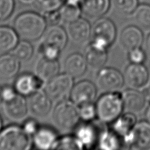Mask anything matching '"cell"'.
<instances>
[{"instance_id":"7402d4cb","label":"cell","mask_w":150,"mask_h":150,"mask_svg":"<svg viewBox=\"0 0 150 150\" xmlns=\"http://www.w3.org/2000/svg\"><path fill=\"white\" fill-rule=\"evenodd\" d=\"M137 122L135 114L125 112L121 114L112 124V130L124 141L128 137Z\"/></svg>"},{"instance_id":"cb8c5ba5","label":"cell","mask_w":150,"mask_h":150,"mask_svg":"<svg viewBox=\"0 0 150 150\" xmlns=\"http://www.w3.org/2000/svg\"><path fill=\"white\" fill-rule=\"evenodd\" d=\"M84 56L88 66L94 69L103 67L108 60L107 50L96 46L92 43L87 46Z\"/></svg>"},{"instance_id":"bcb514c9","label":"cell","mask_w":150,"mask_h":150,"mask_svg":"<svg viewBox=\"0 0 150 150\" xmlns=\"http://www.w3.org/2000/svg\"><path fill=\"white\" fill-rule=\"evenodd\" d=\"M147 1H148V0H139V1H142V2H144Z\"/></svg>"},{"instance_id":"52a82bcc","label":"cell","mask_w":150,"mask_h":150,"mask_svg":"<svg viewBox=\"0 0 150 150\" xmlns=\"http://www.w3.org/2000/svg\"><path fill=\"white\" fill-rule=\"evenodd\" d=\"M124 84L123 74L115 68L103 67L96 75V86L103 93L119 92Z\"/></svg>"},{"instance_id":"30bf717a","label":"cell","mask_w":150,"mask_h":150,"mask_svg":"<svg viewBox=\"0 0 150 150\" xmlns=\"http://www.w3.org/2000/svg\"><path fill=\"white\" fill-rule=\"evenodd\" d=\"M149 72L142 64L131 63L127 67L123 73L125 85L132 89H140L147 84Z\"/></svg>"},{"instance_id":"d4e9b609","label":"cell","mask_w":150,"mask_h":150,"mask_svg":"<svg viewBox=\"0 0 150 150\" xmlns=\"http://www.w3.org/2000/svg\"><path fill=\"white\" fill-rule=\"evenodd\" d=\"M74 136L82 144L84 149L91 148L95 144H97L99 136L95 127L89 122L77 127Z\"/></svg>"},{"instance_id":"ac0fdd59","label":"cell","mask_w":150,"mask_h":150,"mask_svg":"<svg viewBox=\"0 0 150 150\" xmlns=\"http://www.w3.org/2000/svg\"><path fill=\"white\" fill-rule=\"evenodd\" d=\"M82 13L90 18H99L108 12L111 0H82L80 4Z\"/></svg>"},{"instance_id":"8d00e7d4","label":"cell","mask_w":150,"mask_h":150,"mask_svg":"<svg viewBox=\"0 0 150 150\" xmlns=\"http://www.w3.org/2000/svg\"><path fill=\"white\" fill-rule=\"evenodd\" d=\"M44 17L47 25L49 26L60 25L63 22L59 9L44 13Z\"/></svg>"},{"instance_id":"f546056e","label":"cell","mask_w":150,"mask_h":150,"mask_svg":"<svg viewBox=\"0 0 150 150\" xmlns=\"http://www.w3.org/2000/svg\"><path fill=\"white\" fill-rule=\"evenodd\" d=\"M84 147L77 138L74 136L67 135L58 138L53 149L82 150Z\"/></svg>"},{"instance_id":"74e56055","label":"cell","mask_w":150,"mask_h":150,"mask_svg":"<svg viewBox=\"0 0 150 150\" xmlns=\"http://www.w3.org/2000/svg\"><path fill=\"white\" fill-rule=\"evenodd\" d=\"M128 57L131 63L142 64L146 60V54L140 47H138L128 52Z\"/></svg>"},{"instance_id":"5b68a950","label":"cell","mask_w":150,"mask_h":150,"mask_svg":"<svg viewBox=\"0 0 150 150\" xmlns=\"http://www.w3.org/2000/svg\"><path fill=\"white\" fill-rule=\"evenodd\" d=\"M117 36V29L114 23L108 18H97L92 26V42L96 46L108 50L113 44Z\"/></svg>"},{"instance_id":"d6986e66","label":"cell","mask_w":150,"mask_h":150,"mask_svg":"<svg viewBox=\"0 0 150 150\" xmlns=\"http://www.w3.org/2000/svg\"><path fill=\"white\" fill-rule=\"evenodd\" d=\"M60 65L57 59H50L42 57L34 67V73L46 83L59 73Z\"/></svg>"},{"instance_id":"f1b7e54d","label":"cell","mask_w":150,"mask_h":150,"mask_svg":"<svg viewBox=\"0 0 150 150\" xmlns=\"http://www.w3.org/2000/svg\"><path fill=\"white\" fill-rule=\"evenodd\" d=\"M139 5V0H111V7L119 15H131Z\"/></svg>"},{"instance_id":"6da1fadb","label":"cell","mask_w":150,"mask_h":150,"mask_svg":"<svg viewBox=\"0 0 150 150\" xmlns=\"http://www.w3.org/2000/svg\"><path fill=\"white\" fill-rule=\"evenodd\" d=\"M44 16L33 11L21 13L15 18L13 28L19 38L28 42L40 40L47 28Z\"/></svg>"},{"instance_id":"ee69618b","label":"cell","mask_w":150,"mask_h":150,"mask_svg":"<svg viewBox=\"0 0 150 150\" xmlns=\"http://www.w3.org/2000/svg\"><path fill=\"white\" fill-rule=\"evenodd\" d=\"M145 95H146V97L147 100L149 101V102H150V86L146 91Z\"/></svg>"},{"instance_id":"5bb4252c","label":"cell","mask_w":150,"mask_h":150,"mask_svg":"<svg viewBox=\"0 0 150 150\" xmlns=\"http://www.w3.org/2000/svg\"><path fill=\"white\" fill-rule=\"evenodd\" d=\"M45 84L46 83L36 74L24 73L17 77L14 88L19 95L28 97L37 91L42 90Z\"/></svg>"},{"instance_id":"484cf974","label":"cell","mask_w":150,"mask_h":150,"mask_svg":"<svg viewBox=\"0 0 150 150\" xmlns=\"http://www.w3.org/2000/svg\"><path fill=\"white\" fill-rule=\"evenodd\" d=\"M18 38L14 28L0 26V54L12 52L18 43Z\"/></svg>"},{"instance_id":"4dcf8cb0","label":"cell","mask_w":150,"mask_h":150,"mask_svg":"<svg viewBox=\"0 0 150 150\" xmlns=\"http://www.w3.org/2000/svg\"><path fill=\"white\" fill-rule=\"evenodd\" d=\"M60 14L63 22L66 23H71L80 17L82 13L80 5H74L64 3L59 9Z\"/></svg>"},{"instance_id":"ba28073f","label":"cell","mask_w":150,"mask_h":150,"mask_svg":"<svg viewBox=\"0 0 150 150\" xmlns=\"http://www.w3.org/2000/svg\"><path fill=\"white\" fill-rule=\"evenodd\" d=\"M123 142L126 146L132 149H149L150 123L147 120L136 122L130 134Z\"/></svg>"},{"instance_id":"60d3db41","label":"cell","mask_w":150,"mask_h":150,"mask_svg":"<svg viewBox=\"0 0 150 150\" xmlns=\"http://www.w3.org/2000/svg\"><path fill=\"white\" fill-rule=\"evenodd\" d=\"M81 1L82 0H64V3L74 5H80Z\"/></svg>"},{"instance_id":"e0dca14e","label":"cell","mask_w":150,"mask_h":150,"mask_svg":"<svg viewBox=\"0 0 150 150\" xmlns=\"http://www.w3.org/2000/svg\"><path fill=\"white\" fill-rule=\"evenodd\" d=\"M68 41L66 30L60 25L49 26L40 38V43L57 47L62 51Z\"/></svg>"},{"instance_id":"8992f818","label":"cell","mask_w":150,"mask_h":150,"mask_svg":"<svg viewBox=\"0 0 150 150\" xmlns=\"http://www.w3.org/2000/svg\"><path fill=\"white\" fill-rule=\"evenodd\" d=\"M74 79L65 73L56 75L45 85L44 90L53 102H60L70 98Z\"/></svg>"},{"instance_id":"8fae6325","label":"cell","mask_w":150,"mask_h":150,"mask_svg":"<svg viewBox=\"0 0 150 150\" xmlns=\"http://www.w3.org/2000/svg\"><path fill=\"white\" fill-rule=\"evenodd\" d=\"M28 112L34 117H44L50 113L53 101L44 89L37 91L28 96Z\"/></svg>"},{"instance_id":"9a60e30c","label":"cell","mask_w":150,"mask_h":150,"mask_svg":"<svg viewBox=\"0 0 150 150\" xmlns=\"http://www.w3.org/2000/svg\"><path fill=\"white\" fill-rule=\"evenodd\" d=\"M121 96L125 112L137 114L145 108L147 101L146 95L138 90L129 88L125 90Z\"/></svg>"},{"instance_id":"ffe728a7","label":"cell","mask_w":150,"mask_h":150,"mask_svg":"<svg viewBox=\"0 0 150 150\" xmlns=\"http://www.w3.org/2000/svg\"><path fill=\"white\" fill-rule=\"evenodd\" d=\"M32 138L33 145L37 149L47 150L53 149L58 136L52 128L44 127H40Z\"/></svg>"},{"instance_id":"277c9868","label":"cell","mask_w":150,"mask_h":150,"mask_svg":"<svg viewBox=\"0 0 150 150\" xmlns=\"http://www.w3.org/2000/svg\"><path fill=\"white\" fill-rule=\"evenodd\" d=\"M52 119L56 127L61 130L73 129L80 120L78 106L71 100L57 103L52 112Z\"/></svg>"},{"instance_id":"1f68e13d","label":"cell","mask_w":150,"mask_h":150,"mask_svg":"<svg viewBox=\"0 0 150 150\" xmlns=\"http://www.w3.org/2000/svg\"><path fill=\"white\" fill-rule=\"evenodd\" d=\"M11 53L20 61H26L33 57L34 49L30 42L22 40L18 43Z\"/></svg>"},{"instance_id":"7dc6e473","label":"cell","mask_w":150,"mask_h":150,"mask_svg":"<svg viewBox=\"0 0 150 150\" xmlns=\"http://www.w3.org/2000/svg\"><path fill=\"white\" fill-rule=\"evenodd\" d=\"M0 90H1V86H0ZM1 104V97H0V105Z\"/></svg>"},{"instance_id":"83f0119b","label":"cell","mask_w":150,"mask_h":150,"mask_svg":"<svg viewBox=\"0 0 150 150\" xmlns=\"http://www.w3.org/2000/svg\"><path fill=\"white\" fill-rule=\"evenodd\" d=\"M113 130H103L98 136L97 145L98 148L103 150H115L120 148V140Z\"/></svg>"},{"instance_id":"4316f807","label":"cell","mask_w":150,"mask_h":150,"mask_svg":"<svg viewBox=\"0 0 150 150\" xmlns=\"http://www.w3.org/2000/svg\"><path fill=\"white\" fill-rule=\"evenodd\" d=\"M131 16L135 25L142 30H150V5L139 4Z\"/></svg>"},{"instance_id":"7bdbcfd3","label":"cell","mask_w":150,"mask_h":150,"mask_svg":"<svg viewBox=\"0 0 150 150\" xmlns=\"http://www.w3.org/2000/svg\"><path fill=\"white\" fill-rule=\"evenodd\" d=\"M146 119L147 121L150 123V105L148 107L146 111Z\"/></svg>"},{"instance_id":"2e32d148","label":"cell","mask_w":150,"mask_h":150,"mask_svg":"<svg viewBox=\"0 0 150 150\" xmlns=\"http://www.w3.org/2000/svg\"><path fill=\"white\" fill-rule=\"evenodd\" d=\"M144 42L142 30L138 26H128L123 29L119 37L120 45L126 52L141 47Z\"/></svg>"},{"instance_id":"e575fe53","label":"cell","mask_w":150,"mask_h":150,"mask_svg":"<svg viewBox=\"0 0 150 150\" xmlns=\"http://www.w3.org/2000/svg\"><path fill=\"white\" fill-rule=\"evenodd\" d=\"M38 52L43 57L50 59H57L61 51L54 46L39 43Z\"/></svg>"},{"instance_id":"603a6c76","label":"cell","mask_w":150,"mask_h":150,"mask_svg":"<svg viewBox=\"0 0 150 150\" xmlns=\"http://www.w3.org/2000/svg\"><path fill=\"white\" fill-rule=\"evenodd\" d=\"M20 69V61L12 53L0 54V80H9L17 74Z\"/></svg>"},{"instance_id":"7c38bea8","label":"cell","mask_w":150,"mask_h":150,"mask_svg":"<svg viewBox=\"0 0 150 150\" xmlns=\"http://www.w3.org/2000/svg\"><path fill=\"white\" fill-rule=\"evenodd\" d=\"M97 86L92 82L83 80L74 84L70 95V100L76 105L93 103L97 96Z\"/></svg>"},{"instance_id":"b9f144b4","label":"cell","mask_w":150,"mask_h":150,"mask_svg":"<svg viewBox=\"0 0 150 150\" xmlns=\"http://www.w3.org/2000/svg\"><path fill=\"white\" fill-rule=\"evenodd\" d=\"M146 45L147 52H148V53L150 55V34H149V36H148V38L146 40Z\"/></svg>"},{"instance_id":"3957f363","label":"cell","mask_w":150,"mask_h":150,"mask_svg":"<svg viewBox=\"0 0 150 150\" xmlns=\"http://www.w3.org/2000/svg\"><path fill=\"white\" fill-rule=\"evenodd\" d=\"M33 145V138L22 127L10 125L0 132V150H28Z\"/></svg>"},{"instance_id":"f6af8a7d","label":"cell","mask_w":150,"mask_h":150,"mask_svg":"<svg viewBox=\"0 0 150 150\" xmlns=\"http://www.w3.org/2000/svg\"><path fill=\"white\" fill-rule=\"evenodd\" d=\"M1 130H2V120H1V116H0V132H1Z\"/></svg>"},{"instance_id":"836d02e7","label":"cell","mask_w":150,"mask_h":150,"mask_svg":"<svg viewBox=\"0 0 150 150\" xmlns=\"http://www.w3.org/2000/svg\"><path fill=\"white\" fill-rule=\"evenodd\" d=\"M34 4L44 13L58 10L64 4V0H34Z\"/></svg>"},{"instance_id":"ab89813d","label":"cell","mask_w":150,"mask_h":150,"mask_svg":"<svg viewBox=\"0 0 150 150\" xmlns=\"http://www.w3.org/2000/svg\"><path fill=\"white\" fill-rule=\"evenodd\" d=\"M40 127L35 119H26L25 121L23 122L22 125V128L25 132L28 134V135L33 137V136L35 134L38 130L39 129Z\"/></svg>"},{"instance_id":"7a4b0ae2","label":"cell","mask_w":150,"mask_h":150,"mask_svg":"<svg viewBox=\"0 0 150 150\" xmlns=\"http://www.w3.org/2000/svg\"><path fill=\"white\" fill-rule=\"evenodd\" d=\"M95 105L97 119L103 124L112 123L124 111L122 96L119 92L103 93Z\"/></svg>"},{"instance_id":"44dd1931","label":"cell","mask_w":150,"mask_h":150,"mask_svg":"<svg viewBox=\"0 0 150 150\" xmlns=\"http://www.w3.org/2000/svg\"><path fill=\"white\" fill-rule=\"evenodd\" d=\"M88 64L84 55L74 53L69 55L64 63L65 73L70 75L73 79L79 78L86 71Z\"/></svg>"},{"instance_id":"4fadbf2b","label":"cell","mask_w":150,"mask_h":150,"mask_svg":"<svg viewBox=\"0 0 150 150\" xmlns=\"http://www.w3.org/2000/svg\"><path fill=\"white\" fill-rule=\"evenodd\" d=\"M66 32L68 39L72 42L77 45H82L91 38L92 26L88 20L80 17L67 23Z\"/></svg>"},{"instance_id":"d6a6232c","label":"cell","mask_w":150,"mask_h":150,"mask_svg":"<svg viewBox=\"0 0 150 150\" xmlns=\"http://www.w3.org/2000/svg\"><path fill=\"white\" fill-rule=\"evenodd\" d=\"M80 119L90 122L97 118L96 105L93 103H87L78 105Z\"/></svg>"},{"instance_id":"9c48e42d","label":"cell","mask_w":150,"mask_h":150,"mask_svg":"<svg viewBox=\"0 0 150 150\" xmlns=\"http://www.w3.org/2000/svg\"><path fill=\"white\" fill-rule=\"evenodd\" d=\"M1 105L5 117L12 122L23 121L29 113L27 101L18 93L13 100L2 103Z\"/></svg>"},{"instance_id":"f35d334b","label":"cell","mask_w":150,"mask_h":150,"mask_svg":"<svg viewBox=\"0 0 150 150\" xmlns=\"http://www.w3.org/2000/svg\"><path fill=\"white\" fill-rule=\"evenodd\" d=\"M18 95V93L15 90L14 87L9 85L1 86L0 90V97H1V103L13 100Z\"/></svg>"},{"instance_id":"d590c367","label":"cell","mask_w":150,"mask_h":150,"mask_svg":"<svg viewBox=\"0 0 150 150\" xmlns=\"http://www.w3.org/2000/svg\"><path fill=\"white\" fill-rule=\"evenodd\" d=\"M15 9V0H0V21L7 19Z\"/></svg>"}]
</instances>
